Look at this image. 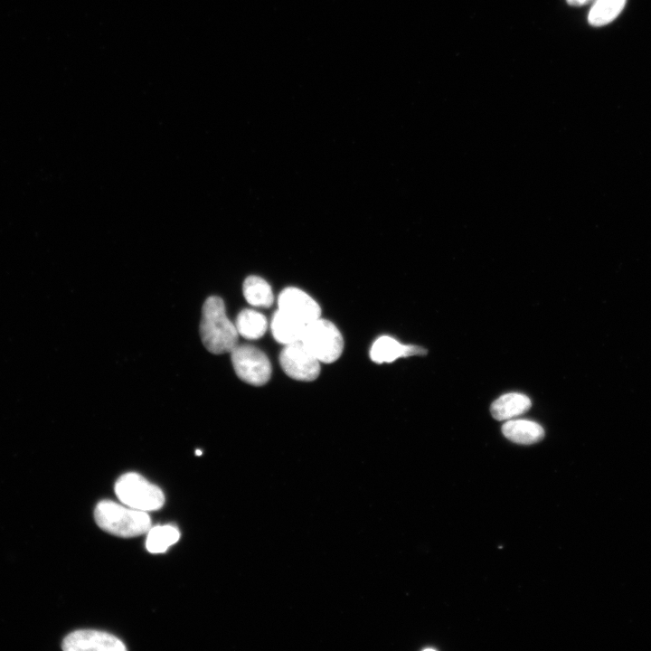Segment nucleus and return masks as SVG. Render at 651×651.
Wrapping results in <instances>:
<instances>
[{
    "instance_id": "f257e3e1",
    "label": "nucleus",
    "mask_w": 651,
    "mask_h": 651,
    "mask_svg": "<svg viewBox=\"0 0 651 651\" xmlns=\"http://www.w3.org/2000/svg\"><path fill=\"white\" fill-rule=\"evenodd\" d=\"M200 335L205 348L214 354L231 353L238 344L239 334L235 324L226 315L222 299L209 297L202 309Z\"/></svg>"
},
{
    "instance_id": "f03ea898",
    "label": "nucleus",
    "mask_w": 651,
    "mask_h": 651,
    "mask_svg": "<svg viewBox=\"0 0 651 651\" xmlns=\"http://www.w3.org/2000/svg\"><path fill=\"white\" fill-rule=\"evenodd\" d=\"M94 517L102 530L120 537L137 536L151 528V519L146 512L110 500H103L97 505Z\"/></svg>"
},
{
    "instance_id": "7ed1b4c3",
    "label": "nucleus",
    "mask_w": 651,
    "mask_h": 651,
    "mask_svg": "<svg viewBox=\"0 0 651 651\" xmlns=\"http://www.w3.org/2000/svg\"><path fill=\"white\" fill-rule=\"evenodd\" d=\"M115 493L122 504L140 511L158 510L165 503L162 490L134 472L124 474L117 480Z\"/></svg>"
},
{
    "instance_id": "20e7f679",
    "label": "nucleus",
    "mask_w": 651,
    "mask_h": 651,
    "mask_svg": "<svg viewBox=\"0 0 651 651\" xmlns=\"http://www.w3.org/2000/svg\"><path fill=\"white\" fill-rule=\"evenodd\" d=\"M301 342L320 362L336 361L344 349V339L337 327L321 317L307 324Z\"/></svg>"
},
{
    "instance_id": "39448f33",
    "label": "nucleus",
    "mask_w": 651,
    "mask_h": 651,
    "mask_svg": "<svg viewBox=\"0 0 651 651\" xmlns=\"http://www.w3.org/2000/svg\"><path fill=\"white\" fill-rule=\"evenodd\" d=\"M230 354L234 371L241 380L255 386L268 382L271 364L261 350L250 344H237Z\"/></svg>"
},
{
    "instance_id": "423d86ee",
    "label": "nucleus",
    "mask_w": 651,
    "mask_h": 651,
    "mask_svg": "<svg viewBox=\"0 0 651 651\" xmlns=\"http://www.w3.org/2000/svg\"><path fill=\"white\" fill-rule=\"evenodd\" d=\"M279 363L286 374L297 381H314L320 373V362L301 341L286 344Z\"/></svg>"
},
{
    "instance_id": "0eeeda50",
    "label": "nucleus",
    "mask_w": 651,
    "mask_h": 651,
    "mask_svg": "<svg viewBox=\"0 0 651 651\" xmlns=\"http://www.w3.org/2000/svg\"><path fill=\"white\" fill-rule=\"evenodd\" d=\"M65 651H125L124 643L115 636L99 630L80 629L67 635L61 643Z\"/></svg>"
},
{
    "instance_id": "6e6552de",
    "label": "nucleus",
    "mask_w": 651,
    "mask_h": 651,
    "mask_svg": "<svg viewBox=\"0 0 651 651\" xmlns=\"http://www.w3.org/2000/svg\"><path fill=\"white\" fill-rule=\"evenodd\" d=\"M278 309L307 325L321 316L319 305L306 292L297 288H287L278 298Z\"/></svg>"
},
{
    "instance_id": "1a4fd4ad",
    "label": "nucleus",
    "mask_w": 651,
    "mask_h": 651,
    "mask_svg": "<svg viewBox=\"0 0 651 651\" xmlns=\"http://www.w3.org/2000/svg\"><path fill=\"white\" fill-rule=\"evenodd\" d=\"M425 349L415 345L401 344L391 336L379 337L373 344L370 350L371 359L377 363H392L401 357L423 355Z\"/></svg>"
},
{
    "instance_id": "9d476101",
    "label": "nucleus",
    "mask_w": 651,
    "mask_h": 651,
    "mask_svg": "<svg viewBox=\"0 0 651 651\" xmlns=\"http://www.w3.org/2000/svg\"><path fill=\"white\" fill-rule=\"evenodd\" d=\"M307 325L278 309L271 319V333L284 345L299 342L302 339Z\"/></svg>"
},
{
    "instance_id": "9b49d317",
    "label": "nucleus",
    "mask_w": 651,
    "mask_h": 651,
    "mask_svg": "<svg viewBox=\"0 0 651 651\" xmlns=\"http://www.w3.org/2000/svg\"><path fill=\"white\" fill-rule=\"evenodd\" d=\"M502 432L509 440L522 445L536 443L544 436L540 424L525 420H508L503 425Z\"/></svg>"
},
{
    "instance_id": "f8f14e48",
    "label": "nucleus",
    "mask_w": 651,
    "mask_h": 651,
    "mask_svg": "<svg viewBox=\"0 0 651 651\" xmlns=\"http://www.w3.org/2000/svg\"><path fill=\"white\" fill-rule=\"evenodd\" d=\"M530 399L522 393H506L496 399L491 405V415L497 420H511L526 412L531 408Z\"/></svg>"
},
{
    "instance_id": "ddd939ff",
    "label": "nucleus",
    "mask_w": 651,
    "mask_h": 651,
    "mask_svg": "<svg viewBox=\"0 0 651 651\" xmlns=\"http://www.w3.org/2000/svg\"><path fill=\"white\" fill-rule=\"evenodd\" d=\"M235 326L239 335L250 340L260 338L268 329V321L259 312L243 309L236 318Z\"/></svg>"
},
{
    "instance_id": "4468645a",
    "label": "nucleus",
    "mask_w": 651,
    "mask_h": 651,
    "mask_svg": "<svg viewBox=\"0 0 651 651\" xmlns=\"http://www.w3.org/2000/svg\"><path fill=\"white\" fill-rule=\"evenodd\" d=\"M242 291L247 302L254 307H269L274 301L270 286L258 276L248 277L243 282Z\"/></svg>"
},
{
    "instance_id": "2eb2a0df",
    "label": "nucleus",
    "mask_w": 651,
    "mask_h": 651,
    "mask_svg": "<svg viewBox=\"0 0 651 651\" xmlns=\"http://www.w3.org/2000/svg\"><path fill=\"white\" fill-rule=\"evenodd\" d=\"M627 0H595L589 12L588 22L593 26L611 23L623 10Z\"/></svg>"
},
{
    "instance_id": "dca6fc26",
    "label": "nucleus",
    "mask_w": 651,
    "mask_h": 651,
    "mask_svg": "<svg viewBox=\"0 0 651 651\" xmlns=\"http://www.w3.org/2000/svg\"><path fill=\"white\" fill-rule=\"evenodd\" d=\"M180 538L179 530L173 525H157L147 532L146 546L148 552L159 553L165 552Z\"/></svg>"
},
{
    "instance_id": "f3484780",
    "label": "nucleus",
    "mask_w": 651,
    "mask_h": 651,
    "mask_svg": "<svg viewBox=\"0 0 651 651\" xmlns=\"http://www.w3.org/2000/svg\"><path fill=\"white\" fill-rule=\"evenodd\" d=\"M570 5L581 6L590 3H593L595 0H566Z\"/></svg>"
},
{
    "instance_id": "a211bd4d",
    "label": "nucleus",
    "mask_w": 651,
    "mask_h": 651,
    "mask_svg": "<svg viewBox=\"0 0 651 651\" xmlns=\"http://www.w3.org/2000/svg\"><path fill=\"white\" fill-rule=\"evenodd\" d=\"M195 454H196L197 456H200V455L203 454V452H202L201 450H199V449H196V450H195Z\"/></svg>"
}]
</instances>
